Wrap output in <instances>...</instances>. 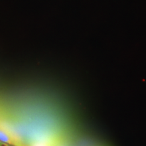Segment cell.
Here are the masks:
<instances>
[{
    "label": "cell",
    "mask_w": 146,
    "mask_h": 146,
    "mask_svg": "<svg viewBox=\"0 0 146 146\" xmlns=\"http://www.w3.org/2000/svg\"><path fill=\"white\" fill-rule=\"evenodd\" d=\"M11 146V145H9V146Z\"/></svg>",
    "instance_id": "cell-3"
},
{
    "label": "cell",
    "mask_w": 146,
    "mask_h": 146,
    "mask_svg": "<svg viewBox=\"0 0 146 146\" xmlns=\"http://www.w3.org/2000/svg\"><path fill=\"white\" fill-rule=\"evenodd\" d=\"M0 140L12 146H24L22 142L9 132L0 128Z\"/></svg>",
    "instance_id": "cell-1"
},
{
    "label": "cell",
    "mask_w": 146,
    "mask_h": 146,
    "mask_svg": "<svg viewBox=\"0 0 146 146\" xmlns=\"http://www.w3.org/2000/svg\"><path fill=\"white\" fill-rule=\"evenodd\" d=\"M9 146V145H8V144H7V143H4V142H2V141L0 140V146Z\"/></svg>",
    "instance_id": "cell-2"
}]
</instances>
